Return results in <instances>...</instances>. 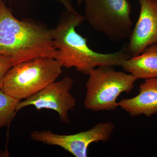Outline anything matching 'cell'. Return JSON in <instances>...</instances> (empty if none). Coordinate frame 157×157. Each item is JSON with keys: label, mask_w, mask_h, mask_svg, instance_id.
I'll list each match as a JSON object with an SVG mask.
<instances>
[{"label": "cell", "mask_w": 157, "mask_h": 157, "mask_svg": "<svg viewBox=\"0 0 157 157\" xmlns=\"http://www.w3.org/2000/svg\"><path fill=\"white\" fill-rule=\"evenodd\" d=\"M84 16L74 11H66L58 24L51 29L56 51V59L63 67H74L79 73L88 75L93 69L101 66L121 67L130 58L125 46L110 53L96 52L88 45L87 39L78 33L76 29L84 22Z\"/></svg>", "instance_id": "cell-1"}, {"label": "cell", "mask_w": 157, "mask_h": 157, "mask_svg": "<svg viewBox=\"0 0 157 157\" xmlns=\"http://www.w3.org/2000/svg\"><path fill=\"white\" fill-rule=\"evenodd\" d=\"M0 55L14 66L37 58L55 59L51 29L33 20L17 19L0 0Z\"/></svg>", "instance_id": "cell-2"}, {"label": "cell", "mask_w": 157, "mask_h": 157, "mask_svg": "<svg viewBox=\"0 0 157 157\" xmlns=\"http://www.w3.org/2000/svg\"><path fill=\"white\" fill-rule=\"evenodd\" d=\"M62 66L55 59L40 57L14 65L4 78L2 90L20 101L43 89L62 74Z\"/></svg>", "instance_id": "cell-3"}, {"label": "cell", "mask_w": 157, "mask_h": 157, "mask_svg": "<svg viewBox=\"0 0 157 157\" xmlns=\"http://www.w3.org/2000/svg\"><path fill=\"white\" fill-rule=\"evenodd\" d=\"M88 76L83 104L86 109L94 112L115 110L119 107L118 97L131 92L137 79L130 73L107 66L94 68Z\"/></svg>", "instance_id": "cell-4"}, {"label": "cell", "mask_w": 157, "mask_h": 157, "mask_svg": "<svg viewBox=\"0 0 157 157\" xmlns=\"http://www.w3.org/2000/svg\"><path fill=\"white\" fill-rule=\"evenodd\" d=\"M85 20L94 30L117 43L129 38L132 7L128 0H84Z\"/></svg>", "instance_id": "cell-5"}, {"label": "cell", "mask_w": 157, "mask_h": 157, "mask_svg": "<svg viewBox=\"0 0 157 157\" xmlns=\"http://www.w3.org/2000/svg\"><path fill=\"white\" fill-rule=\"evenodd\" d=\"M115 128L111 122H101L87 131L73 135L56 134L49 130L33 131L30 138L47 145L59 147L76 157H88L89 146L94 142H106Z\"/></svg>", "instance_id": "cell-6"}, {"label": "cell", "mask_w": 157, "mask_h": 157, "mask_svg": "<svg viewBox=\"0 0 157 157\" xmlns=\"http://www.w3.org/2000/svg\"><path fill=\"white\" fill-rule=\"evenodd\" d=\"M74 81L69 76H66L59 81H55L38 93L20 101L17 111L29 106H33L38 110L48 109L57 113L62 122L69 124V112L76 106V99L70 92Z\"/></svg>", "instance_id": "cell-7"}, {"label": "cell", "mask_w": 157, "mask_h": 157, "mask_svg": "<svg viewBox=\"0 0 157 157\" xmlns=\"http://www.w3.org/2000/svg\"><path fill=\"white\" fill-rule=\"evenodd\" d=\"M139 3L138 20L125 46L131 58L139 55L149 46L157 45V0H144Z\"/></svg>", "instance_id": "cell-8"}, {"label": "cell", "mask_w": 157, "mask_h": 157, "mask_svg": "<svg viewBox=\"0 0 157 157\" xmlns=\"http://www.w3.org/2000/svg\"><path fill=\"white\" fill-rule=\"evenodd\" d=\"M118 106L132 117L144 115L151 117L157 113V78L144 79L139 93L134 98L118 102Z\"/></svg>", "instance_id": "cell-9"}, {"label": "cell", "mask_w": 157, "mask_h": 157, "mask_svg": "<svg viewBox=\"0 0 157 157\" xmlns=\"http://www.w3.org/2000/svg\"><path fill=\"white\" fill-rule=\"evenodd\" d=\"M121 67L137 79L157 78V45L149 46L139 55L128 59Z\"/></svg>", "instance_id": "cell-10"}, {"label": "cell", "mask_w": 157, "mask_h": 157, "mask_svg": "<svg viewBox=\"0 0 157 157\" xmlns=\"http://www.w3.org/2000/svg\"><path fill=\"white\" fill-rule=\"evenodd\" d=\"M20 100L0 89V128L9 126L17 112Z\"/></svg>", "instance_id": "cell-11"}, {"label": "cell", "mask_w": 157, "mask_h": 157, "mask_svg": "<svg viewBox=\"0 0 157 157\" xmlns=\"http://www.w3.org/2000/svg\"><path fill=\"white\" fill-rule=\"evenodd\" d=\"M13 66L10 59L0 55V89H2L6 74Z\"/></svg>", "instance_id": "cell-12"}, {"label": "cell", "mask_w": 157, "mask_h": 157, "mask_svg": "<svg viewBox=\"0 0 157 157\" xmlns=\"http://www.w3.org/2000/svg\"><path fill=\"white\" fill-rule=\"evenodd\" d=\"M58 2L62 3L64 6L65 9L67 11H75L73 6L69 0H56Z\"/></svg>", "instance_id": "cell-13"}, {"label": "cell", "mask_w": 157, "mask_h": 157, "mask_svg": "<svg viewBox=\"0 0 157 157\" xmlns=\"http://www.w3.org/2000/svg\"><path fill=\"white\" fill-rule=\"evenodd\" d=\"M83 2H84V0H77V2L78 5H81Z\"/></svg>", "instance_id": "cell-14"}, {"label": "cell", "mask_w": 157, "mask_h": 157, "mask_svg": "<svg viewBox=\"0 0 157 157\" xmlns=\"http://www.w3.org/2000/svg\"><path fill=\"white\" fill-rule=\"evenodd\" d=\"M137 1L139 2L140 3V2H142V1H144V0H137Z\"/></svg>", "instance_id": "cell-15"}, {"label": "cell", "mask_w": 157, "mask_h": 157, "mask_svg": "<svg viewBox=\"0 0 157 157\" xmlns=\"http://www.w3.org/2000/svg\"><path fill=\"white\" fill-rule=\"evenodd\" d=\"M10 1H11V0H10ZM25 1H29V0H25Z\"/></svg>", "instance_id": "cell-16"}]
</instances>
